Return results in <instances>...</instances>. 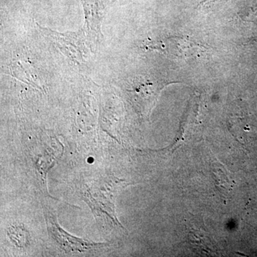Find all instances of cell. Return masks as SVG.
I'll list each match as a JSON object with an SVG mask.
<instances>
[{
  "instance_id": "obj_5",
  "label": "cell",
  "mask_w": 257,
  "mask_h": 257,
  "mask_svg": "<svg viewBox=\"0 0 257 257\" xmlns=\"http://www.w3.org/2000/svg\"><path fill=\"white\" fill-rule=\"evenodd\" d=\"M23 230L20 227H14L13 229L10 230V236H11V239L13 240L16 243H19V246H21L22 243H25L26 241L27 238L25 232L23 234L20 235L23 232Z\"/></svg>"
},
{
  "instance_id": "obj_3",
  "label": "cell",
  "mask_w": 257,
  "mask_h": 257,
  "mask_svg": "<svg viewBox=\"0 0 257 257\" xmlns=\"http://www.w3.org/2000/svg\"><path fill=\"white\" fill-rule=\"evenodd\" d=\"M186 228L188 231V241L192 245L193 247L197 248L199 251L207 254L215 252L214 243L211 241L209 233L204 230L203 226L191 221Z\"/></svg>"
},
{
  "instance_id": "obj_2",
  "label": "cell",
  "mask_w": 257,
  "mask_h": 257,
  "mask_svg": "<svg viewBox=\"0 0 257 257\" xmlns=\"http://www.w3.org/2000/svg\"><path fill=\"white\" fill-rule=\"evenodd\" d=\"M167 52L175 58H197L205 52V49L199 44L184 37H171L167 42Z\"/></svg>"
},
{
  "instance_id": "obj_4",
  "label": "cell",
  "mask_w": 257,
  "mask_h": 257,
  "mask_svg": "<svg viewBox=\"0 0 257 257\" xmlns=\"http://www.w3.org/2000/svg\"><path fill=\"white\" fill-rule=\"evenodd\" d=\"M88 23H99L101 19V3L99 0H82Z\"/></svg>"
},
{
  "instance_id": "obj_1",
  "label": "cell",
  "mask_w": 257,
  "mask_h": 257,
  "mask_svg": "<svg viewBox=\"0 0 257 257\" xmlns=\"http://www.w3.org/2000/svg\"><path fill=\"white\" fill-rule=\"evenodd\" d=\"M44 212L50 237L65 252L84 253L107 246V243L90 242L72 236L60 227L53 213L46 207L44 209Z\"/></svg>"
}]
</instances>
